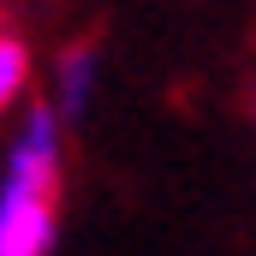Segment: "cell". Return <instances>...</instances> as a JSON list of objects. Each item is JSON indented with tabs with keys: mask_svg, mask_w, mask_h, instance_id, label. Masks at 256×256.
<instances>
[{
	"mask_svg": "<svg viewBox=\"0 0 256 256\" xmlns=\"http://www.w3.org/2000/svg\"><path fill=\"white\" fill-rule=\"evenodd\" d=\"M60 238V114L36 102L0 173V256H48Z\"/></svg>",
	"mask_w": 256,
	"mask_h": 256,
	"instance_id": "1",
	"label": "cell"
},
{
	"mask_svg": "<svg viewBox=\"0 0 256 256\" xmlns=\"http://www.w3.org/2000/svg\"><path fill=\"white\" fill-rule=\"evenodd\" d=\"M90 96H96V48L72 42L54 60V96H48V108L60 114V126H78L90 114Z\"/></svg>",
	"mask_w": 256,
	"mask_h": 256,
	"instance_id": "2",
	"label": "cell"
},
{
	"mask_svg": "<svg viewBox=\"0 0 256 256\" xmlns=\"http://www.w3.org/2000/svg\"><path fill=\"white\" fill-rule=\"evenodd\" d=\"M24 90H30V48L18 36H0V114L24 102Z\"/></svg>",
	"mask_w": 256,
	"mask_h": 256,
	"instance_id": "3",
	"label": "cell"
},
{
	"mask_svg": "<svg viewBox=\"0 0 256 256\" xmlns=\"http://www.w3.org/2000/svg\"><path fill=\"white\" fill-rule=\"evenodd\" d=\"M250 114H256V90H250Z\"/></svg>",
	"mask_w": 256,
	"mask_h": 256,
	"instance_id": "4",
	"label": "cell"
},
{
	"mask_svg": "<svg viewBox=\"0 0 256 256\" xmlns=\"http://www.w3.org/2000/svg\"><path fill=\"white\" fill-rule=\"evenodd\" d=\"M0 36H6V24H0Z\"/></svg>",
	"mask_w": 256,
	"mask_h": 256,
	"instance_id": "5",
	"label": "cell"
}]
</instances>
